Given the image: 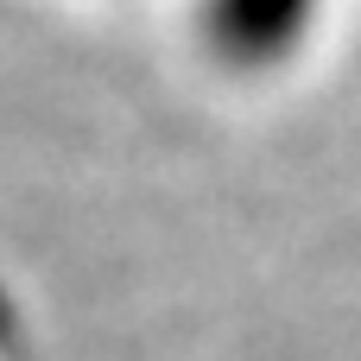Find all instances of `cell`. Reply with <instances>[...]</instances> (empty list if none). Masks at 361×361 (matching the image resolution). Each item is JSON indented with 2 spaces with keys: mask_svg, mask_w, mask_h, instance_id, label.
I'll list each match as a JSON object with an SVG mask.
<instances>
[{
  "mask_svg": "<svg viewBox=\"0 0 361 361\" xmlns=\"http://www.w3.org/2000/svg\"><path fill=\"white\" fill-rule=\"evenodd\" d=\"M305 0H222L216 6V38L241 57H267L292 38Z\"/></svg>",
  "mask_w": 361,
  "mask_h": 361,
  "instance_id": "6da1fadb",
  "label": "cell"
}]
</instances>
